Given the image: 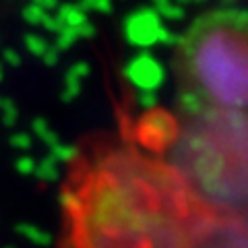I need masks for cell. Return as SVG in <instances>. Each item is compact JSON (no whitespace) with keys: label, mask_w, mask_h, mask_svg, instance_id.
<instances>
[{"label":"cell","mask_w":248,"mask_h":248,"mask_svg":"<svg viewBox=\"0 0 248 248\" xmlns=\"http://www.w3.org/2000/svg\"><path fill=\"white\" fill-rule=\"evenodd\" d=\"M62 205L68 248H195L213 211L164 155L120 141L81 155Z\"/></svg>","instance_id":"1"},{"label":"cell","mask_w":248,"mask_h":248,"mask_svg":"<svg viewBox=\"0 0 248 248\" xmlns=\"http://www.w3.org/2000/svg\"><path fill=\"white\" fill-rule=\"evenodd\" d=\"M174 81L176 112L248 110V11L199 15L176 44Z\"/></svg>","instance_id":"2"},{"label":"cell","mask_w":248,"mask_h":248,"mask_svg":"<svg viewBox=\"0 0 248 248\" xmlns=\"http://www.w3.org/2000/svg\"><path fill=\"white\" fill-rule=\"evenodd\" d=\"M164 157L209 207L248 211V110L176 112Z\"/></svg>","instance_id":"3"},{"label":"cell","mask_w":248,"mask_h":248,"mask_svg":"<svg viewBox=\"0 0 248 248\" xmlns=\"http://www.w3.org/2000/svg\"><path fill=\"white\" fill-rule=\"evenodd\" d=\"M195 248H248V211L213 209Z\"/></svg>","instance_id":"4"}]
</instances>
